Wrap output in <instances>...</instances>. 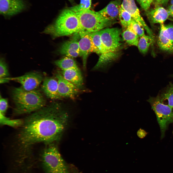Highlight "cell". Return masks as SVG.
Returning <instances> with one entry per match:
<instances>
[{"mask_svg":"<svg viewBox=\"0 0 173 173\" xmlns=\"http://www.w3.org/2000/svg\"><path fill=\"white\" fill-rule=\"evenodd\" d=\"M9 75L8 67L5 58L1 57L0 60V78L7 77Z\"/></svg>","mask_w":173,"mask_h":173,"instance_id":"cell-26","label":"cell"},{"mask_svg":"<svg viewBox=\"0 0 173 173\" xmlns=\"http://www.w3.org/2000/svg\"><path fill=\"white\" fill-rule=\"evenodd\" d=\"M25 6L23 0H0V14L9 17L21 12Z\"/></svg>","mask_w":173,"mask_h":173,"instance_id":"cell-10","label":"cell"},{"mask_svg":"<svg viewBox=\"0 0 173 173\" xmlns=\"http://www.w3.org/2000/svg\"><path fill=\"white\" fill-rule=\"evenodd\" d=\"M121 6L128 12L130 14L132 18L146 30L148 35H152L153 33L152 31L141 15L139 10L134 0H123Z\"/></svg>","mask_w":173,"mask_h":173,"instance_id":"cell-13","label":"cell"},{"mask_svg":"<svg viewBox=\"0 0 173 173\" xmlns=\"http://www.w3.org/2000/svg\"><path fill=\"white\" fill-rule=\"evenodd\" d=\"M62 75L65 79L80 89L82 88L84 84L83 79L79 68L62 70Z\"/></svg>","mask_w":173,"mask_h":173,"instance_id":"cell-17","label":"cell"},{"mask_svg":"<svg viewBox=\"0 0 173 173\" xmlns=\"http://www.w3.org/2000/svg\"></svg>","mask_w":173,"mask_h":173,"instance_id":"cell-38","label":"cell"},{"mask_svg":"<svg viewBox=\"0 0 173 173\" xmlns=\"http://www.w3.org/2000/svg\"><path fill=\"white\" fill-rule=\"evenodd\" d=\"M170 3L171 5H173V0H171Z\"/></svg>","mask_w":173,"mask_h":173,"instance_id":"cell-35","label":"cell"},{"mask_svg":"<svg viewBox=\"0 0 173 173\" xmlns=\"http://www.w3.org/2000/svg\"><path fill=\"white\" fill-rule=\"evenodd\" d=\"M130 25L133 30L139 37L145 34L144 28L132 18Z\"/></svg>","mask_w":173,"mask_h":173,"instance_id":"cell-27","label":"cell"},{"mask_svg":"<svg viewBox=\"0 0 173 173\" xmlns=\"http://www.w3.org/2000/svg\"><path fill=\"white\" fill-rule=\"evenodd\" d=\"M8 101L6 98L1 97L0 99V113L3 114L6 112L8 107Z\"/></svg>","mask_w":173,"mask_h":173,"instance_id":"cell-28","label":"cell"},{"mask_svg":"<svg viewBox=\"0 0 173 173\" xmlns=\"http://www.w3.org/2000/svg\"><path fill=\"white\" fill-rule=\"evenodd\" d=\"M123 38L128 44L137 46L139 37L130 25L122 33Z\"/></svg>","mask_w":173,"mask_h":173,"instance_id":"cell-20","label":"cell"},{"mask_svg":"<svg viewBox=\"0 0 173 173\" xmlns=\"http://www.w3.org/2000/svg\"><path fill=\"white\" fill-rule=\"evenodd\" d=\"M79 34L80 38L79 41V55L82 57L83 68L85 70L86 69L87 61L89 55L92 52L100 55V53L88 34Z\"/></svg>","mask_w":173,"mask_h":173,"instance_id":"cell-9","label":"cell"},{"mask_svg":"<svg viewBox=\"0 0 173 173\" xmlns=\"http://www.w3.org/2000/svg\"><path fill=\"white\" fill-rule=\"evenodd\" d=\"M118 17L122 25L125 29L130 25L132 19L131 15L121 6L119 10Z\"/></svg>","mask_w":173,"mask_h":173,"instance_id":"cell-23","label":"cell"},{"mask_svg":"<svg viewBox=\"0 0 173 173\" xmlns=\"http://www.w3.org/2000/svg\"><path fill=\"white\" fill-rule=\"evenodd\" d=\"M46 145L41 155L45 173H69L68 166L54 143Z\"/></svg>","mask_w":173,"mask_h":173,"instance_id":"cell-5","label":"cell"},{"mask_svg":"<svg viewBox=\"0 0 173 173\" xmlns=\"http://www.w3.org/2000/svg\"><path fill=\"white\" fill-rule=\"evenodd\" d=\"M72 3H73L74 2V0H68Z\"/></svg>","mask_w":173,"mask_h":173,"instance_id":"cell-34","label":"cell"},{"mask_svg":"<svg viewBox=\"0 0 173 173\" xmlns=\"http://www.w3.org/2000/svg\"><path fill=\"white\" fill-rule=\"evenodd\" d=\"M169 0H153L156 6L163 5L167 3Z\"/></svg>","mask_w":173,"mask_h":173,"instance_id":"cell-31","label":"cell"},{"mask_svg":"<svg viewBox=\"0 0 173 173\" xmlns=\"http://www.w3.org/2000/svg\"><path fill=\"white\" fill-rule=\"evenodd\" d=\"M153 39L154 38L149 35L144 34L140 37L137 46L139 51L142 54H146L147 52Z\"/></svg>","mask_w":173,"mask_h":173,"instance_id":"cell-22","label":"cell"},{"mask_svg":"<svg viewBox=\"0 0 173 173\" xmlns=\"http://www.w3.org/2000/svg\"><path fill=\"white\" fill-rule=\"evenodd\" d=\"M170 76L172 77L173 78V74L171 75Z\"/></svg>","mask_w":173,"mask_h":173,"instance_id":"cell-37","label":"cell"},{"mask_svg":"<svg viewBox=\"0 0 173 173\" xmlns=\"http://www.w3.org/2000/svg\"><path fill=\"white\" fill-rule=\"evenodd\" d=\"M56 77L58 82V93L62 98L74 99L79 93L80 89L65 79L61 74H56Z\"/></svg>","mask_w":173,"mask_h":173,"instance_id":"cell-11","label":"cell"},{"mask_svg":"<svg viewBox=\"0 0 173 173\" xmlns=\"http://www.w3.org/2000/svg\"><path fill=\"white\" fill-rule=\"evenodd\" d=\"M43 81L41 89L47 97L54 99L62 98L58 93L57 80L53 78L47 77Z\"/></svg>","mask_w":173,"mask_h":173,"instance_id":"cell-14","label":"cell"},{"mask_svg":"<svg viewBox=\"0 0 173 173\" xmlns=\"http://www.w3.org/2000/svg\"><path fill=\"white\" fill-rule=\"evenodd\" d=\"M74 12L78 18L81 28L80 34H86L99 31L114 23V21L104 18L99 12L88 9Z\"/></svg>","mask_w":173,"mask_h":173,"instance_id":"cell-4","label":"cell"},{"mask_svg":"<svg viewBox=\"0 0 173 173\" xmlns=\"http://www.w3.org/2000/svg\"><path fill=\"white\" fill-rule=\"evenodd\" d=\"M157 43L159 48L162 50L173 53V44L167 36L165 30V25L163 23L160 24V30Z\"/></svg>","mask_w":173,"mask_h":173,"instance_id":"cell-18","label":"cell"},{"mask_svg":"<svg viewBox=\"0 0 173 173\" xmlns=\"http://www.w3.org/2000/svg\"><path fill=\"white\" fill-rule=\"evenodd\" d=\"M23 121L20 119H11L0 113V123L2 125H7L15 127L21 126Z\"/></svg>","mask_w":173,"mask_h":173,"instance_id":"cell-24","label":"cell"},{"mask_svg":"<svg viewBox=\"0 0 173 173\" xmlns=\"http://www.w3.org/2000/svg\"><path fill=\"white\" fill-rule=\"evenodd\" d=\"M142 8L145 11H148L153 0H137Z\"/></svg>","mask_w":173,"mask_h":173,"instance_id":"cell-29","label":"cell"},{"mask_svg":"<svg viewBox=\"0 0 173 173\" xmlns=\"http://www.w3.org/2000/svg\"><path fill=\"white\" fill-rule=\"evenodd\" d=\"M54 63L62 70L79 68L75 60L72 58L67 56L55 61Z\"/></svg>","mask_w":173,"mask_h":173,"instance_id":"cell-21","label":"cell"},{"mask_svg":"<svg viewBox=\"0 0 173 173\" xmlns=\"http://www.w3.org/2000/svg\"><path fill=\"white\" fill-rule=\"evenodd\" d=\"M165 29L167 36L173 44V25L172 24L165 25Z\"/></svg>","mask_w":173,"mask_h":173,"instance_id":"cell-30","label":"cell"},{"mask_svg":"<svg viewBox=\"0 0 173 173\" xmlns=\"http://www.w3.org/2000/svg\"><path fill=\"white\" fill-rule=\"evenodd\" d=\"M147 101L156 114L161 129V137H163L168 125L173 122V108L161 102L157 96L150 97Z\"/></svg>","mask_w":173,"mask_h":173,"instance_id":"cell-6","label":"cell"},{"mask_svg":"<svg viewBox=\"0 0 173 173\" xmlns=\"http://www.w3.org/2000/svg\"><path fill=\"white\" fill-rule=\"evenodd\" d=\"M68 119L67 112L56 102L31 113L23 121L18 136L19 150L25 153L36 143L42 142L46 145L57 141Z\"/></svg>","mask_w":173,"mask_h":173,"instance_id":"cell-1","label":"cell"},{"mask_svg":"<svg viewBox=\"0 0 173 173\" xmlns=\"http://www.w3.org/2000/svg\"><path fill=\"white\" fill-rule=\"evenodd\" d=\"M161 101L163 103L167 101L168 104L173 108V83L170 82L157 96Z\"/></svg>","mask_w":173,"mask_h":173,"instance_id":"cell-19","label":"cell"},{"mask_svg":"<svg viewBox=\"0 0 173 173\" xmlns=\"http://www.w3.org/2000/svg\"><path fill=\"white\" fill-rule=\"evenodd\" d=\"M168 19L169 20H170L171 21H173V19L172 18H168Z\"/></svg>","mask_w":173,"mask_h":173,"instance_id":"cell-36","label":"cell"},{"mask_svg":"<svg viewBox=\"0 0 173 173\" xmlns=\"http://www.w3.org/2000/svg\"><path fill=\"white\" fill-rule=\"evenodd\" d=\"M11 96L14 105V112L17 115L31 114L46 105L44 97L37 90L26 91L21 87H14Z\"/></svg>","mask_w":173,"mask_h":173,"instance_id":"cell-2","label":"cell"},{"mask_svg":"<svg viewBox=\"0 0 173 173\" xmlns=\"http://www.w3.org/2000/svg\"><path fill=\"white\" fill-rule=\"evenodd\" d=\"M73 35L71 39L63 43L60 47L58 51L61 54L71 58H75L79 55L80 35L79 33Z\"/></svg>","mask_w":173,"mask_h":173,"instance_id":"cell-12","label":"cell"},{"mask_svg":"<svg viewBox=\"0 0 173 173\" xmlns=\"http://www.w3.org/2000/svg\"><path fill=\"white\" fill-rule=\"evenodd\" d=\"M91 4V0H80L79 4L69 9L74 12L81 10L89 9Z\"/></svg>","mask_w":173,"mask_h":173,"instance_id":"cell-25","label":"cell"},{"mask_svg":"<svg viewBox=\"0 0 173 173\" xmlns=\"http://www.w3.org/2000/svg\"><path fill=\"white\" fill-rule=\"evenodd\" d=\"M169 16L173 18V5H171L169 6L167 10Z\"/></svg>","mask_w":173,"mask_h":173,"instance_id":"cell-33","label":"cell"},{"mask_svg":"<svg viewBox=\"0 0 173 173\" xmlns=\"http://www.w3.org/2000/svg\"><path fill=\"white\" fill-rule=\"evenodd\" d=\"M122 2L121 0L111 1L106 6L98 12L105 19L111 21H115L118 17Z\"/></svg>","mask_w":173,"mask_h":173,"instance_id":"cell-15","label":"cell"},{"mask_svg":"<svg viewBox=\"0 0 173 173\" xmlns=\"http://www.w3.org/2000/svg\"><path fill=\"white\" fill-rule=\"evenodd\" d=\"M81 29L76 13L69 9H65L61 12L55 22L46 27L42 33L50 35L54 39L80 33Z\"/></svg>","mask_w":173,"mask_h":173,"instance_id":"cell-3","label":"cell"},{"mask_svg":"<svg viewBox=\"0 0 173 173\" xmlns=\"http://www.w3.org/2000/svg\"><path fill=\"white\" fill-rule=\"evenodd\" d=\"M137 134L138 137L141 138H143L146 134V132L141 129L138 131Z\"/></svg>","mask_w":173,"mask_h":173,"instance_id":"cell-32","label":"cell"},{"mask_svg":"<svg viewBox=\"0 0 173 173\" xmlns=\"http://www.w3.org/2000/svg\"><path fill=\"white\" fill-rule=\"evenodd\" d=\"M5 78L8 81L13 80L19 83L21 87L26 91L36 90L43 80L42 74L37 72H31L17 77Z\"/></svg>","mask_w":173,"mask_h":173,"instance_id":"cell-8","label":"cell"},{"mask_svg":"<svg viewBox=\"0 0 173 173\" xmlns=\"http://www.w3.org/2000/svg\"><path fill=\"white\" fill-rule=\"evenodd\" d=\"M146 12L148 19L153 24L163 23L169 16L167 10L159 6Z\"/></svg>","mask_w":173,"mask_h":173,"instance_id":"cell-16","label":"cell"},{"mask_svg":"<svg viewBox=\"0 0 173 173\" xmlns=\"http://www.w3.org/2000/svg\"><path fill=\"white\" fill-rule=\"evenodd\" d=\"M102 42L109 51L118 56V52L122 44L121 29L117 27H107L100 31Z\"/></svg>","mask_w":173,"mask_h":173,"instance_id":"cell-7","label":"cell"}]
</instances>
